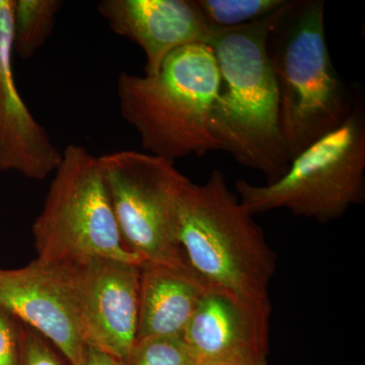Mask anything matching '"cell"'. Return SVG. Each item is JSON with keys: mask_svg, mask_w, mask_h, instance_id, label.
I'll use <instances>...</instances> for the list:
<instances>
[{"mask_svg": "<svg viewBox=\"0 0 365 365\" xmlns=\"http://www.w3.org/2000/svg\"><path fill=\"white\" fill-rule=\"evenodd\" d=\"M324 0H288L266 48L278 96V126L290 160L339 128L361 97L336 71L327 44Z\"/></svg>", "mask_w": 365, "mask_h": 365, "instance_id": "1", "label": "cell"}, {"mask_svg": "<svg viewBox=\"0 0 365 365\" xmlns=\"http://www.w3.org/2000/svg\"><path fill=\"white\" fill-rule=\"evenodd\" d=\"M277 13L250 25L212 29L205 43L220 76L211 134L222 151L262 173L267 182L280 179L292 163L278 126L277 88L266 48Z\"/></svg>", "mask_w": 365, "mask_h": 365, "instance_id": "2", "label": "cell"}, {"mask_svg": "<svg viewBox=\"0 0 365 365\" xmlns=\"http://www.w3.org/2000/svg\"><path fill=\"white\" fill-rule=\"evenodd\" d=\"M176 223L185 257L209 287L271 311L276 255L222 172L213 170L203 184L187 179L178 197Z\"/></svg>", "mask_w": 365, "mask_h": 365, "instance_id": "3", "label": "cell"}, {"mask_svg": "<svg viewBox=\"0 0 365 365\" xmlns=\"http://www.w3.org/2000/svg\"><path fill=\"white\" fill-rule=\"evenodd\" d=\"M220 76L212 49L203 43L180 48L155 76L122 72L117 96L122 118L145 153L174 163L222 151L210 131Z\"/></svg>", "mask_w": 365, "mask_h": 365, "instance_id": "4", "label": "cell"}, {"mask_svg": "<svg viewBox=\"0 0 365 365\" xmlns=\"http://www.w3.org/2000/svg\"><path fill=\"white\" fill-rule=\"evenodd\" d=\"M251 215L285 209L319 223L339 220L365 202V108L361 97L339 128L292 160L280 179L263 186L235 182Z\"/></svg>", "mask_w": 365, "mask_h": 365, "instance_id": "5", "label": "cell"}, {"mask_svg": "<svg viewBox=\"0 0 365 365\" xmlns=\"http://www.w3.org/2000/svg\"><path fill=\"white\" fill-rule=\"evenodd\" d=\"M33 235L37 260L44 263L76 265L109 258L143 265L125 249L98 158L78 144L62 150Z\"/></svg>", "mask_w": 365, "mask_h": 365, "instance_id": "6", "label": "cell"}, {"mask_svg": "<svg viewBox=\"0 0 365 365\" xmlns=\"http://www.w3.org/2000/svg\"><path fill=\"white\" fill-rule=\"evenodd\" d=\"M98 163L125 249L143 264L190 265L176 223L178 197L188 178L145 151H115Z\"/></svg>", "mask_w": 365, "mask_h": 365, "instance_id": "7", "label": "cell"}, {"mask_svg": "<svg viewBox=\"0 0 365 365\" xmlns=\"http://www.w3.org/2000/svg\"><path fill=\"white\" fill-rule=\"evenodd\" d=\"M0 309L51 342L71 365L83 364L88 342L67 266L36 260L0 269Z\"/></svg>", "mask_w": 365, "mask_h": 365, "instance_id": "8", "label": "cell"}, {"mask_svg": "<svg viewBox=\"0 0 365 365\" xmlns=\"http://www.w3.org/2000/svg\"><path fill=\"white\" fill-rule=\"evenodd\" d=\"M66 266L88 345L125 361L136 342L141 265L93 258Z\"/></svg>", "mask_w": 365, "mask_h": 365, "instance_id": "9", "label": "cell"}, {"mask_svg": "<svg viewBox=\"0 0 365 365\" xmlns=\"http://www.w3.org/2000/svg\"><path fill=\"white\" fill-rule=\"evenodd\" d=\"M271 311L208 288L182 339L197 364H245L267 359Z\"/></svg>", "mask_w": 365, "mask_h": 365, "instance_id": "10", "label": "cell"}, {"mask_svg": "<svg viewBox=\"0 0 365 365\" xmlns=\"http://www.w3.org/2000/svg\"><path fill=\"white\" fill-rule=\"evenodd\" d=\"M14 4L0 0V172L42 181L59 167L62 151L28 109L14 81Z\"/></svg>", "mask_w": 365, "mask_h": 365, "instance_id": "11", "label": "cell"}, {"mask_svg": "<svg viewBox=\"0 0 365 365\" xmlns=\"http://www.w3.org/2000/svg\"><path fill=\"white\" fill-rule=\"evenodd\" d=\"M97 9L113 32L143 49L146 76L180 48L205 44L212 30L194 0H102Z\"/></svg>", "mask_w": 365, "mask_h": 365, "instance_id": "12", "label": "cell"}, {"mask_svg": "<svg viewBox=\"0 0 365 365\" xmlns=\"http://www.w3.org/2000/svg\"><path fill=\"white\" fill-rule=\"evenodd\" d=\"M208 288L190 265L143 263L140 266L136 340L182 337Z\"/></svg>", "mask_w": 365, "mask_h": 365, "instance_id": "13", "label": "cell"}, {"mask_svg": "<svg viewBox=\"0 0 365 365\" xmlns=\"http://www.w3.org/2000/svg\"><path fill=\"white\" fill-rule=\"evenodd\" d=\"M61 0H14L13 47L23 59L33 57L51 37Z\"/></svg>", "mask_w": 365, "mask_h": 365, "instance_id": "14", "label": "cell"}, {"mask_svg": "<svg viewBox=\"0 0 365 365\" xmlns=\"http://www.w3.org/2000/svg\"><path fill=\"white\" fill-rule=\"evenodd\" d=\"M288 0H194L211 29H232L256 23L277 13Z\"/></svg>", "mask_w": 365, "mask_h": 365, "instance_id": "15", "label": "cell"}, {"mask_svg": "<svg viewBox=\"0 0 365 365\" xmlns=\"http://www.w3.org/2000/svg\"><path fill=\"white\" fill-rule=\"evenodd\" d=\"M127 365H197V360L181 336L136 340Z\"/></svg>", "mask_w": 365, "mask_h": 365, "instance_id": "16", "label": "cell"}, {"mask_svg": "<svg viewBox=\"0 0 365 365\" xmlns=\"http://www.w3.org/2000/svg\"><path fill=\"white\" fill-rule=\"evenodd\" d=\"M23 328L21 322L0 309V365H19Z\"/></svg>", "mask_w": 365, "mask_h": 365, "instance_id": "17", "label": "cell"}, {"mask_svg": "<svg viewBox=\"0 0 365 365\" xmlns=\"http://www.w3.org/2000/svg\"><path fill=\"white\" fill-rule=\"evenodd\" d=\"M19 365H63L47 340L30 328H23V342Z\"/></svg>", "mask_w": 365, "mask_h": 365, "instance_id": "18", "label": "cell"}, {"mask_svg": "<svg viewBox=\"0 0 365 365\" xmlns=\"http://www.w3.org/2000/svg\"><path fill=\"white\" fill-rule=\"evenodd\" d=\"M81 365H127L124 360L113 356L95 346L88 345Z\"/></svg>", "mask_w": 365, "mask_h": 365, "instance_id": "19", "label": "cell"}, {"mask_svg": "<svg viewBox=\"0 0 365 365\" xmlns=\"http://www.w3.org/2000/svg\"><path fill=\"white\" fill-rule=\"evenodd\" d=\"M253 362L255 361L245 362V364H197V365H250L251 364H253Z\"/></svg>", "mask_w": 365, "mask_h": 365, "instance_id": "20", "label": "cell"}, {"mask_svg": "<svg viewBox=\"0 0 365 365\" xmlns=\"http://www.w3.org/2000/svg\"><path fill=\"white\" fill-rule=\"evenodd\" d=\"M250 365H267V359L257 360V361H255L253 362V364H251Z\"/></svg>", "mask_w": 365, "mask_h": 365, "instance_id": "21", "label": "cell"}]
</instances>
